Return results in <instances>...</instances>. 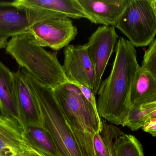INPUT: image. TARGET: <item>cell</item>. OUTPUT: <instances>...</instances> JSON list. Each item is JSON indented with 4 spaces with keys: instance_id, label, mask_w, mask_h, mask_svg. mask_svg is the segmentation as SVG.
Returning a JSON list of instances; mask_svg holds the SVG:
<instances>
[{
    "instance_id": "cell-1",
    "label": "cell",
    "mask_w": 156,
    "mask_h": 156,
    "mask_svg": "<svg viewBox=\"0 0 156 156\" xmlns=\"http://www.w3.org/2000/svg\"><path fill=\"white\" fill-rule=\"evenodd\" d=\"M139 67L135 47L129 40L119 38L110 75L101 83L96 101L100 117L120 125L132 107L131 88Z\"/></svg>"
},
{
    "instance_id": "cell-2",
    "label": "cell",
    "mask_w": 156,
    "mask_h": 156,
    "mask_svg": "<svg viewBox=\"0 0 156 156\" xmlns=\"http://www.w3.org/2000/svg\"><path fill=\"white\" fill-rule=\"evenodd\" d=\"M54 92L83 156H95L94 137L102 129L98 112L73 83H64Z\"/></svg>"
},
{
    "instance_id": "cell-3",
    "label": "cell",
    "mask_w": 156,
    "mask_h": 156,
    "mask_svg": "<svg viewBox=\"0 0 156 156\" xmlns=\"http://www.w3.org/2000/svg\"><path fill=\"white\" fill-rule=\"evenodd\" d=\"M20 66L42 85L54 89L69 82L58 61L57 52H50L35 44L29 33L11 38L6 48Z\"/></svg>"
},
{
    "instance_id": "cell-4",
    "label": "cell",
    "mask_w": 156,
    "mask_h": 156,
    "mask_svg": "<svg viewBox=\"0 0 156 156\" xmlns=\"http://www.w3.org/2000/svg\"><path fill=\"white\" fill-rule=\"evenodd\" d=\"M21 69L40 110L42 127L52 137L60 156H83L54 89L39 83L24 69Z\"/></svg>"
},
{
    "instance_id": "cell-5",
    "label": "cell",
    "mask_w": 156,
    "mask_h": 156,
    "mask_svg": "<svg viewBox=\"0 0 156 156\" xmlns=\"http://www.w3.org/2000/svg\"><path fill=\"white\" fill-rule=\"evenodd\" d=\"M115 27L134 46L150 45L156 35V17L151 0H130Z\"/></svg>"
},
{
    "instance_id": "cell-6",
    "label": "cell",
    "mask_w": 156,
    "mask_h": 156,
    "mask_svg": "<svg viewBox=\"0 0 156 156\" xmlns=\"http://www.w3.org/2000/svg\"><path fill=\"white\" fill-rule=\"evenodd\" d=\"M28 33L37 45L58 51L75 39L78 29L69 17H55L34 24L30 27Z\"/></svg>"
},
{
    "instance_id": "cell-7",
    "label": "cell",
    "mask_w": 156,
    "mask_h": 156,
    "mask_svg": "<svg viewBox=\"0 0 156 156\" xmlns=\"http://www.w3.org/2000/svg\"><path fill=\"white\" fill-rule=\"evenodd\" d=\"M118 36L115 27L100 26L92 34L89 41L85 44L95 71V80L92 92L97 95L102 78L114 49L117 45Z\"/></svg>"
},
{
    "instance_id": "cell-8",
    "label": "cell",
    "mask_w": 156,
    "mask_h": 156,
    "mask_svg": "<svg viewBox=\"0 0 156 156\" xmlns=\"http://www.w3.org/2000/svg\"><path fill=\"white\" fill-rule=\"evenodd\" d=\"M64 73L70 83L79 84L92 91L95 80L93 65L85 44L68 45L64 49Z\"/></svg>"
},
{
    "instance_id": "cell-9",
    "label": "cell",
    "mask_w": 156,
    "mask_h": 156,
    "mask_svg": "<svg viewBox=\"0 0 156 156\" xmlns=\"http://www.w3.org/2000/svg\"><path fill=\"white\" fill-rule=\"evenodd\" d=\"M13 73L19 122L24 128L42 126L40 110L22 70L19 69Z\"/></svg>"
},
{
    "instance_id": "cell-10",
    "label": "cell",
    "mask_w": 156,
    "mask_h": 156,
    "mask_svg": "<svg viewBox=\"0 0 156 156\" xmlns=\"http://www.w3.org/2000/svg\"><path fill=\"white\" fill-rule=\"evenodd\" d=\"M92 23L115 27L130 0H78Z\"/></svg>"
},
{
    "instance_id": "cell-11",
    "label": "cell",
    "mask_w": 156,
    "mask_h": 156,
    "mask_svg": "<svg viewBox=\"0 0 156 156\" xmlns=\"http://www.w3.org/2000/svg\"><path fill=\"white\" fill-rule=\"evenodd\" d=\"M29 150L23 125L0 114V156H24Z\"/></svg>"
},
{
    "instance_id": "cell-12",
    "label": "cell",
    "mask_w": 156,
    "mask_h": 156,
    "mask_svg": "<svg viewBox=\"0 0 156 156\" xmlns=\"http://www.w3.org/2000/svg\"><path fill=\"white\" fill-rule=\"evenodd\" d=\"M30 19L24 8L13 2H0V35L7 38L29 33Z\"/></svg>"
},
{
    "instance_id": "cell-13",
    "label": "cell",
    "mask_w": 156,
    "mask_h": 156,
    "mask_svg": "<svg viewBox=\"0 0 156 156\" xmlns=\"http://www.w3.org/2000/svg\"><path fill=\"white\" fill-rule=\"evenodd\" d=\"M12 2L17 6L48 10L69 18L88 19L78 0H16Z\"/></svg>"
},
{
    "instance_id": "cell-14",
    "label": "cell",
    "mask_w": 156,
    "mask_h": 156,
    "mask_svg": "<svg viewBox=\"0 0 156 156\" xmlns=\"http://www.w3.org/2000/svg\"><path fill=\"white\" fill-rule=\"evenodd\" d=\"M130 100L132 105L156 103V80L140 66L131 88Z\"/></svg>"
},
{
    "instance_id": "cell-15",
    "label": "cell",
    "mask_w": 156,
    "mask_h": 156,
    "mask_svg": "<svg viewBox=\"0 0 156 156\" xmlns=\"http://www.w3.org/2000/svg\"><path fill=\"white\" fill-rule=\"evenodd\" d=\"M0 112L1 114L14 118L19 122L16 100L13 73L1 60Z\"/></svg>"
},
{
    "instance_id": "cell-16",
    "label": "cell",
    "mask_w": 156,
    "mask_h": 156,
    "mask_svg": "<svg viewBox=\"0 0 156 156\" xmlns=\"http://www.w3.org/2000/svg\"><path fill=\"white\" fill-rule=\"evenodd\" d=\"M24 130L29 148L44 156H60L52 137L42 126H27Z\"/></svg>"
},
{
    "instance_id": "cell-17",
    "label": "cell",
    "mask_w": 156,
    "mask_h": 156,
    "mask_svg": "<svg viewBox=\"0 0 156 156\" xmlns=\"http://www.w3.org/2000/svg\"><path fill=\"white\" fill-rule=\"evenodd\" d=\"M156 110V103L141 105H132L121 125L133 131H137L147 124L150 115Z\"/></svg>"
},
{
    "instance_id": "cell-18",
    "label": "cell",
    "mask_w": 156,
    "mask_h": 156,
    "mask_svg": "<svg viewBox=\"0 0 156 156\" xmlns=\"http://www.w3.org/2000/svg\"><path fill=\"white\" fill-rule=\"evenodd\" d=\"M109 156H144L143 147L134 136L122 132L115 142L113 150Z\"/></svg>"
},
{
    "instance_id": "cell-19",
    "label": "cell",
    "mask_w": 156,
    "mask_h": 156,
    "mask_svg": "<svg viewBox=\"0 0 156 156\" xmlns=\"http://www.w3.org/2000/svg\"><path fill=\"white\" fill-rule=\"evenodd\" d=\"M142 67L156 80V38L145 52Z\"/></svg>"
},
{
    "instance_id": "cell-20",
    "label": "cell",
    "mask_w": 156,
    "mask_h": 156,
    "mask_svg": "<svg viewBox=\"0 0 156 156\" xmlns=\"http://www.w3.org/2000/svg\"><path fill=\"white\" fill-rule=\"evenodd\" d=\"M93 145L95 156H109L107 148L100 132L97 133L94 135Z\"/></svg>"
},
{
    "instance_id": "cell-21",
    "label": "cell",
    "mask_w": 156,
    "mask_h": 156,
    "mask_svg": "<svg viewBox=\"0 0 156 156\" xmlns=\"http://www.w3.org/2000/svg\"><path fill=\"white\" fill-rule=\"evenodd\" d=\"M74 84L76 85L80 89V90L81 92L83 94L85 99L91 103L93 108H94V110L98 112L97 109V105H96V99H95V96H94V94L93 93L92 91L90 89H89V88L83 86V85H81V84Z\"/></svg>"
},
{
    "instance_id": "cell-22",
    "label": "cell",
    "mask_w": 156,
    "mask_h": 156,
    "mask_svg": "<svg viewBox=\"0 0 156 156\" xmlns=\"http://www.w3.org/2000/svg\"><path fill=\"white\" fill-rule=\"evenodd\" d=\"M142 128L145 132L149 133L153 136L156 137V122L148 123Z\"/></svg>"
},
{
    "instance_id": "cell-23",
    "label": "cell",
    "mask_w": 156,
    "mask_h": 156,
    "mask_svg": "<svg viewBox=\"0 0 156 156\" xmlns=\"http://www.w3.org/2000/svg\"><path fill=\"white\" fill-rule=\"evenodd\" d=\"M8 38L6 37L0 35V49L6 48L8 43Z\"/></svg>"
},
{
    "instance_id": "cell-24",
    "label": "cell",
    "mask_w": 156,
    "mask_h": 156,
    "mask_svg": "<svg viewBox=\"0 0 156 156\" xmlns=\"http://www.w3.org/2000/svg\"><path fill=\"white\" fill-rule=\"evenodd\" d=\"M24 156H44L38 153H37L35 151L32 150L29 148V151Z\"/></svg>"
},
{
    "instance_id": "cell-25",
    "label": "cell",
    "mask_w": 156,
    "mask_h": 156,
    "mask_svg": "<svg viewBox=\"0 0 156 156\" xmlns=\"http://www.w3.org/2000/svg\"><path fill=\"white\" fill-rule=\"evenodd\" d=\"M153 122H156V110L150 115L148 123Z\"/></svg>"
},
{
    "instance_id": "cell-26",
    "label": "cell",
    "mask_w": 156,
    "mask_h": 156,
    "mask_svg": "<svg viewBox=\"0 0 156 156\" xmlns=\"http://www.w3.org/2000/svg\"><path fill=\"white\" fill-rule=\"evenodd\" d=\"M151 2L156 17V0H151Z\"/></svg>"
}]
</instances>
